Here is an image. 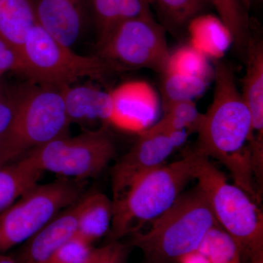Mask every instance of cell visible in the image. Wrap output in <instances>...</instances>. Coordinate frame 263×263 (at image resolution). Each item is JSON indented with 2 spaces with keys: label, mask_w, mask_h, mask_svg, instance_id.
Returning <instances> with one entry per match:
<instances>
[{
  "label": "cell",
  "mask_w": 263,
  "mask_h": 263,
  "mask_svg": "<svg viewBox=\"0 0 263 263\" xmlns=\"http://www.w3.org/2000/svg\"><path fill=\"white\" fill-rule=\"evenodd\" d=\"M113 202L107 195L95 192L83 195L76 235L92 245L110 230Z\"/></svg>",
  "instance_id": "obj_17"
},
{
  "label": "cell",
  "mask_w": 263,
  "mask_h": 263,
  "mask_svg": "<svg viewBox=\"0 0 263 263\" xmlns=\"http://www.w3.org/2000/svg\"><path fill=\"white\" fill-rule=\"evenodd\" d=\"M93 249L91 245L76 235L53 254L48 263H85Z\"/></svg>",
  "instance_id": "obj_26"
},
{
  "label": "cell",
  "mask_w": 263,
  "mask_h": 263,
  "mask_svg": "<svg viewBox=\"0 0 263 263\" xmlns=\"http://www.w3.org/2000/svg\"><path fill=\"white\" fill-rule=\"evenodd\" d=\"M195 179L218 224L238 243L252 263H263V216L245 190L230 184L209 158L191 150Z\"/></svg>",
  "instance_id": "obj_5"
},
{
  "label": "cell",
  "mask_w": 263,
  "mask_h": 263,
  "mask_svg": "<svg viewBox=\"0 0 263 263\" xmlns=\"http://www.w3.org/2000/svg\"><path fill=\"white\" fill-rule=\"evenodd\" d=\"M35 24L33 0H0V38L18 52Z\"/></svg>",
  "instance_id": "obj_20"
},
{
  "label": "cell",
  "mask_w": 263,
  "mask_h": 263,
  "mask_svg": "<svg viewBox=\"0 0 263 263\" xmlns=\"http://www.w3.org/2000/svg\"><path fill=\"white\" fill-rule=\"evenodd\" d=\"M20 53L9 43L0 38V80L7 72H21Z\"/></svg>",
  "instance_id": "obj_30"
},
{
  "label": "cell",
  "mask_w": 263,
  "mask_h": 263,
  "mask_svg": "<svg viewBox=\"0 0 263 263\" xmlns=\"http://www.w3.org/2000/svg\"><path fill=\"white\" fill-rule=\"evenodd\" d=\"M70 124L61 89L31 82L16 88L14 113L0 139V167L67 136Z\"/></svg>",
  "instance_id": "obj_4"
},
{
  "label": "cell",
  "mask_w": 263,
  "mask_h": 263,
  "mask_svg": "<svg viewBox=\"0 0 263 263\" xmlns=\"http://www.w3.org/2000/svg\"><path fill=\"white\" fill-rule=\"evenodd\" d=\"M85 181L61 177L37 184L0 214V253L25 243L84 195Z\"/></svg>",
  "instance_id": "obj_7"
},
{
  "label": "cell",
  "mask_w": 263,
  "mask_h": 263,
  "mask_svg": "<svg viewBox=\"0 0 263 263\" xmlns=\"http://www.w3.org/2000/svg\"><path fill=\"white\" fill-rule=\"evenodd\" d=\"M116 154L108 126L103 124L98 129L77 136L60 137L24 157L43 173L48 171L61 177L86 181L103 173Z\"/></svg>",
  "instance_id": "obj_9"
},
{
  "label": "cell",
  "mask_w": 263,
  "mask_h": 263,
  "mask_svg": "<svg viewBox=\"0 0 263 263\" xmlns=\"http://www.w3.org/2000/svg\"><path fill=\"white\" fill-rule=\"evenodd\" d=\"M36 24L53 39L72 48L86 22L82 0H33Z\"/></svg>",
  "instance_id": "obj_13"
},
{
  "label": "cell",
  "mask_w": 263,
  "mask_h": 263,
  "mask_svg": "<svg viewBox=\"0 0 263 263\" xmlns=\"http://www.w3.org/2000/svg\"><path fill=\"white\" fill-rule=\"evenodd\" d=\"M66 113L70 123L94 122L108 125L113 112L111 93L91 84H72L62 88Z\"/></svg>",
  "instance_id": "obj_15"
},
{
  "label": "cell",
  "mask_w": 263,
  "mask_h": 263,
  "mask_svg": "<svg viewBox=\"0 0 263 263\" xmlns=\"http://www.w3.org/2000/svg\"><path fill=\"white\" fill-rule=\"evenodd\" d=\"M96 48L114 73L146 68L162 74L171 53L165 29L153 14L123 19Z\"/></svg>",
  "instance_id": "obj_8"
},
{
  "label": "cell",
  "mask_w": 263,
  "mask_h": 263,
  "mask_svg": "<svg viewBox=\"0 0 263 263\" xmlns=\"http://www.w3.org/2000/svg\"><path fill=\"white\" fill-rule=\"evenodd\" d=\"M180 262L181 263H208L206 259L197 252L183 257Z\"/></svg>",
  "instance_id": "obj_32"
},
{
  "label": "cell",
  "mask_w": 263,
  "mask_h": 263,
  "mask_svg": "<svg viewBox=\"0 0 263 263\" xmlns=\"http://www.w3.org/2000/svg\"><path fill=\"white\" fill-rule=\"evenodd\" d=\"M81 197L75 203L59 213L24 243L23 247L13 257L17 263H48L62 245L75 236Z\"/></svg>",
  "instance_id": "obj_12"
},
{
  "label": "cell",
  "mask_w": 263,
  "mask_h": 263,
  "mask_svg": "<svg viewBox=\"0 0 263 263\" xmlns=\"http://www.w3.org/2000/svg\"><path fill=\"white\" fill-rule=\"evenodd\" d=\"M123 19L152 15L150 0H119Z\"/></svg>",
  "instance_id": "obj_31"
},
{
  "label": "cell",
  "mask_w": 263,
  "mask_h": 263,
  "mask_svg": "<svg viewBox=\"0 0 263 263\" xmlns=\"http://www.w3.org/2000/svg\"><path fill=\"white\" fill-rule=\"evenodd\" d=\"M241 94L252 118V140L263 146V39L255 24L245 60Z\"/></svg>",
  "instance_id": "obj_14"
},
{
  "label": "cell",
  "mask_w": 263,
  "mask_h": 263,
  "mask_svg": "<svg viewBox=\"0 0 263 263\" xmlns=\"http://www.w3.org/2000/svg\"><path fill=\"white\" fill-rule=\"evenodd\" d=\"M161 25L172 35L186 34L189 24L213 8L211 0H150Z\"/></svg>",
  "instance_id": "obj_21"
},
{
  "label": "cell",
  "mask_w": 263,
  "mask_h": 263,
  "mask_svg": "<svg viewBox=\"0 0 263 263\" xmlns=\"http://www.w3.org/2000/svg\"><path fill=\"white\" fill-rule=\"evenodd\" d=\"M0 263H17L14 257L7 255L5 253H0Z\"/></svg>",
  "instance_id": "obj_33"
},
{
  "label": "cell",
  "mask_w": 263,
  "mask_h": 263,
  "mask_svg": "<svg viewBox=\"0 0 263 263\" xmlns=\"http://www.w3.org/2000/svg\"><path fill=\"white\" fill-rule=\"evenodd\" d=\"M98 40L108 36L123 20L119 0H89Z\"/></svg>",
  "instance_id": "obj_25"
},
{
  "label": "cell",
  "mask_w": 263,
  "mask_h": 263,
  "mask_svg": "<svg viewBox=\"0 0 263 263\" xmlns=\"http://www.w3.org/2000/svg\"><path fill=\"white\" fill-rule=\"evenodd\" d=\"M174 143L166 133H140L129 152L112 170L113 198L143 175L164 164L175 150Z\"/></svg>",
  "instance_id": "obj_10"
},
{
  "label": "cell",
  "mask_w": 263,
  "mask_h": 263,
  "mask_svg": "<svg viewBox=\"0 0 263 263\" xmlns=\"http://www.w3.org/2000/svg\"><path fill=\"white\" fill-rule=\"evenodd\" d=\"M218 17L230 31L235 53L245 60L254 22L250 17L251 0H211Z\"/></svg>",
  "instance_id": "obj_18"
},
{
  "label": "cell",
  "mask_w": 263,
  "mask_h": 263,
  "mask_svg": "<svg viewBox=\"0 0 263 263\" xmlns=\"http://www.w3.org/2000/svg\"><path fill=\"white\" fill-rule=\"evenodd\" d=\"M197 252L208 263H241L238 243L219 224L208 233Z\"/></svg>",
  "instance_id": "obj_23"
},
{
  "label": "cell",
  "mask_w": 263,
  "mask_h": 263,
  "mask_svg": "<svg viewBox=\"0 0 263 263\" xmlns=\"http://www.w3.org/2000/svg\"><path fill=\"white\" fill-rule=\"evenodd\" d=\"M113 112L108 125L140 134L155 122L158 100L154 90L142 81L124 83L110 91Z\"/></svg>",
  "instance_id": "obj_11"
},
{
  "label": "cell",
  "mask_w": 263,
  "mask_h": 263,
  "mask_svg": "<svg viewBox=\"0 0 263 263\" xmlns=\"http://www.w3.org/2000/svg\"><path fill=\"white\" fill-rule=\"evenodd\" d=\"M43 174L27 157L0 167V214L37 185Z\"/></svg>",
  "instance_id": "obj_19"
},
{
  "label": "cell",
  "mask_w": 263,
  "mask_h": 263,
  "mask_svg": "<svg viewBox=\"0 0 263 263\" xmlns=\"http://www.w3.org/2000/svg\"><path fill=\"white\" fill-rule=\"evenodd\" d=\"M195 179L191 150L181 160L162 164L136 179L113 198L110 241L131 235L167 211Z\"/></svg>",
  "instance_id": "obj_3"
},
{
  "label": "cell",
  "mask_w": 263,
  "mask_h": 263,
  "mask_svg": "<svg viewBox=\"0 0 263 263\" xmlns=\"http://www.w3.org/2000/svg\"><path fill=\"white\" fill-rule=\"evenodd\" d=\"M218 226L209 201L196 186L182 193L148 231L130 235L129 246L141 249L148 263L180 262L195 253L208 233Z\"/></svg>",
  "instance_id": "obj_2"
},
{
  "label": "cell",
  "mask_w": 263,
  "mask_h": 263,
  "mask_svg": "<svg viewBox=\"0 0 263 263\" xmlns=\"http://www.w3.org/2000/svg\"><path fill=\"white\" fill-rule=\"evenodd\" d=\"M129 247L119 240L110 241L100 248L93 249L85 263H127Z\"/></svg>",
  "instance_id": "obj_28"
},
{
  "label": "cell",
  "mask_w": 263,
  "mask_h": 263,
  "mask_svg": "<svg viewBox=\"0 0 263 263\" xmlns=\"http://www.w3.org/2000/svg\"><path fill=\"white\" fill-rule=\"evenodd\" d=\"M251 2H252V5H253L254 3H259L260 0H251Z\"/></svg>",
  "instance_id": "obj_34"
},
{
  "label": "cell",
  "mask_w": 263,
  "mask_h": 263,
  "mask_svg": "<svg viewBox=\"0 0 263 263\" xmlns=\"http://www.w3.org/2000/svg\"><path fill=\"white\" fill-rule=\"evenodd\" d=\"M163 110L164 114L182 122L190 134L197 131L203 117V114L199 112L196 105L192 100L172 104Z\"/></svg>",
  "instance_id": "obj_27"
},
{
  "label": "cell",
  "mask_w": 263,
  "mask_h": 263,
  "mask_svg": "<svg viewBox=\"0 0 263 263\" xmlns=\"http://www.w3.org/2000/svg\"><path fill=\"white\" fill-rule=\"evenodd\" d=\"M161 96L162 108L182 101H193L205 91L208 81L195 77L164 71L161 74Z\"/></svg>",
  "instance_id": "obj_22"
},
{
  "label": "cell",
  "mask_w": 263,
  "mask_h": 263,
  "mask_svg": "<svg viewBox=\"0 0 263 263\" xmlns=\"http://www.w3.org/2000/svg\"><path fill=\"white\" fill-rule=\"evenodd\" d=\"M15 106V89H9L0 84V139L9 126Z\"/></svg>",
  "instance_id": "obj_29"
},
{
  "label": "cell",
  "mask_w": 263,
  "mask_h": 263,
  "mask_svg": "<svg viewBox=\"0 0 263 263\" xmlns=\"http://www.w3.org/2000/svg\"><path fill=\"white\" fill-rule=\"evenodd\" d=\"M186 34L190 46L214 61L221 60L233 45L231 34L226 26L219 17L209 13L194 18L189 24Z\"/></svg>",
  "instance_id": "obj_16"
},
{
  "label": "cell",
  "mask_w": 263,
  "mask_h": 263,
  "mask_svg": "<svg viewBox=\"0 0 263 263\" xmlns=\"http://www.w3.org/2000/svg\"><path fill=\"white\" fill-rule=\"evenodd\" d=\"M164 71L202 78L206 80L214 74L206 57L190 45L178 48L173 53L171 52Z\"/></svg>",
  "instance_id": "obj_24"
},
{
  "label": "cell",
  "mask_w": 263,
  "mask_h": 263,
  "mask_svg": "<svg viewBox=\"0 0 263 263\" xmlns=\"http://www.w3.org/2000/svg\"><path fill=\"white\" fill-rule=\"evenodd\" d=\"M213 101L197 129L198 155L215 159L229 171L235 184L257 201L252 152V118L237 87L231 65L214 61Z\"/></svg>",
  "instance_id": "obj_1"
},
{
  "label": "cell",
  "mask_w": 263,
  "mask_h": 263,
  "mask_svg": "<svg viewBox=\"0 0 263 263\" xmlns=\"http://www.w3.org/2000/svg\"><path fill=\"white\" fill-rule=\"evenodd\" d=\"M20 74L32 84L62 89L84 78L103 81L114 72L98 55L83 56L53 39L37 24L21 48Z\"/></svg>",
  "instance_id": "obj_6"
}]
</instances>
